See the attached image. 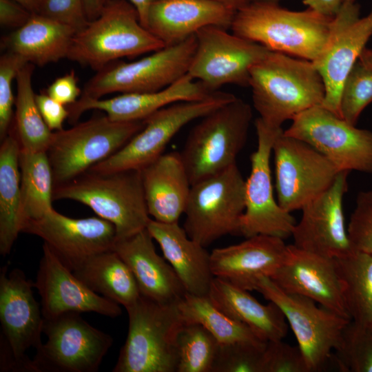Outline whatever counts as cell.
<instances>
[{
	"instance_id": "39",
	"label": "cell",
	"mask_w": 372,
	"mask_h": 372,
	"mask_svg": "<svg viewBox=\"0 0 372 372\" xmlns=\"http://www.w3.org/2000/svg\"><path fill=\"white\" fill-rule=\"evenodd\" d=\"M372 103V68L359 59L347 76L341 90L340 116L356 124L362 111Z\"/></svg>"
},
{
	"instance_id": "35",
	"label": "cell",
	"mask_w": 372,
	"mask_h": 372,
	"mask_svg": "<svg viewBox=\"0 0 372 372\" xmlns=\"http://www.w3.org/2000/svg\"><path fill=\"white\" fill-rule=\"evenodd\" d=\"M334 262L351 320L372 321V254L354 250Z\"/></svg>"
},
{
	"instance_id": "52",
	"label": "cell",
	"mask_w": 372,
	"mask_h": 372,
	"mask_svg": "<svg viewBox=\"0 0 372 372\" xmlns=\"http://www.w3.org/2000/svg\"><path fill=\"white\" fill-rule=\"evenodd\" d=\"M220 3L229 8L237 12L240 8H243L253 0H211Z\"/></svg>"
},
{
	"instance_id": "37",
	"label": "cell",
	"mask_w": 372,
	"mask_h": 372,
	"mask_svg": "<svg viewBox=\"0 0 372 372\" xmlns=\"http://www.w3.org/2000/svg\"><path fill=\"white\" fill-rule=\"evenodd\" d=\"M219 346L202 325L184 323L177 338L176 372H211Z\"/></svg>"
},
{
	"instance_id": "5",
	"label": "cell",
	"mask_w": 372,
	"mask_h": 372,
	"mask_svg": "<svg viewBox=\"0 0 372 372\" xmlns=\"http://www.w3.org/2000/svg\"><path fill=\"white\" fill-rule=\"evenodd\" d=\"M128 331L113 372H176L177 338L184 324L177 303L141 296L125 309Z\"/></svg>"
},
{
	"instance_id": "53",
	"label": "cell",
	"mask_w": 372,
	"mask_h": 372,
	"mask_svg": "<svg viewBox=\"0 0 372 372\" xmlns=\"http://www.w3.org/2000/svg\"><path fill=\"white\" fill-rule=\"evenodd\" d=\"M358 59L365 65L372 68V50L365 48Z\"/></svg>"
},
{
	"instance_id": "3",
	"label": "cell",
	"mask_w": 372,
	"mask_h": 372,
	"mask_svg": "<svg viewBox=\"0 0 372 372\" xmlns=\"http://www.w3.org/2000/svg\"><path fill=\"white\" fill-rule=\"evenodd\" d=\"M61 199L84 204L98 216L112 223L116 230V240L146 229L151 220L139 169L112 172L87 170L54 187L53 200Z\"/></svg>"
},
{
	"instance_id": "23",
	"label": "cell",
	"mask_w": 372,
	"mask_h": 372,
	"mask_svg": "<svg viewBox=\"0 0 372 372\" xmlns=\"http://www.w3.org/2000/svg\"><path fill=\"white\" fill-rule=\"evenodd\" d=\"M212 92L187 74L170 85L155 92L124 93L102 99L81 96L67 106L68 119L75 123L83 113L90 110L104 112L113 121H143L158 110L175 103L202 100Z\"/></svg>"
},
{
	"instance_id": "55",
	"label": "cell",
	"mask_w": 372,
	"mask_h": 372,
	"mask_svg": "<svg viewBox=\"0 0 372 372\" xmlns=\"http://www.w3.org/2000/svg\"><path fill=\"white\" fill-rule=\"evenodd\" d=\"M345 1H351V2H355V0H345Z\"/></svg>"
},
{
	"instance_id": "34",
	"label": "cell",
	"mask_w": 372,
	"mask_h": 372,
	"mask_svg": "<svg viewBox=\"0 0 372 372\" xmlns=\"http://www.w3.org/2000/svg\"><path fill=\"white\" fill-rule=\"evenodd\" d=\"M34 68V64L28 63L17 74L13 130L21 149L40 152L47 151L53 132L45 123L36 102L32 83Z\"/></svg>"
},
{
	"instance_id": "29",
	"label": "cell",
	"mask_w": 372,
	"mask_h": 372,
	"mask_svg": "<svg viewBox=\"0 0 372 372\" xmlns=\"http://www.w3.org/2000/svg\"><path fill=\"white\" fill-rule=\"evenodd\" d=\"M213 304L234 320L251 329L261 340H283L288 323L280 308L269 301L262 304L249 291L214 277L207 294Z\"/></svg>"
},
{
	"instance_id": "6",
	"label": "cell",
	"mask_w": 372,
	"mask_h": 372,
	"mask_svg": "<svg viewBox=\"0 0 372 372\" xmlns=\"http://www.w3.org/2000/svg\"><path fill=\"white\" fill-rule=\"evenodd\" d=\"M252 116L251 105L236 97L200 118L180 152L192 185L236 164Z\"/></svg>"
},
{
	"instance_id": "16",
	"label": "cell",
	"mask_w": 372,
	"mask_h": 372,
	"mask_svg": "<svg viewBox=\"0 0 372 372\" xmlns=\"http://www.w3.org/2000/svg\"><path fill=\"white\" fill-rule=\"evenodd\" d=\"M277 201L291 213L302 208L334 183L340 171L309 144L282 130L272 149Z\"/></svg>"
},
{
	"instance_id": "45",
	"label": "cell",
	"mask_w": 372,
	"mask_h": 372,
	"mask_svg": "<svg viewBox=\"0 0 372 372\" xmlns=\"http://www.w3.org/2000/svg\"><path fill=\"white\" fill-rule=\"evenodd\" d=\"M35 99L39 112L50 130L52 132L63 130V124L69 116L67 106L49 96L45 92L36 94Z\"/></svg>"
},
{
	"instance_id": "24",
	"label": "cell",
	"mask_w": 372,
	"mask_h": 372,
	"mask_svg": "<svg viewBox=\"0 0 372 372\" xmlns=\"http://www.w3.org/2000/svg\"><path fill=\"white\" fill-rule=\"evenodd\" d=\"M210 254L214 277L250 291L260 278H271L283 264L288 245L278 237L256 235L236 245L214 249Z\"/></svg>"
},
{
	"instance_id": "18",
	"label": "cell",
	"mask_w": 372,
	"mask_h": 372,
	"mask_svg": "<svg viewBox=\"0 0 372 372\" xmlns=\"http://www.w3.org/2000/svg\"><path fill=\"white\" fill-rule=\"evenodd\" d=\"M371 37L372 8L362 17L355 2L344 1L332 19L324 46L312 62L325 86L322 105L339 116L343 83Z\"/></svg>"
},
{
	"instance_id": "42",
	"label": "cell",
	"mask_w": 372,
	"mask_h": 372,
	"mask_svg": "<svg viewBox=\"0 0 372 372\" xmlns=\"http://www.w3.org/2000/svg\"><path fill=\"white\" fill-rule=\"evenodd\" d=\"M347 231L354 250L372 254V190L358 194Z\"/></svg>"
},
{
	"instance_id": "32",
	"label": "cell",
	"mask_w": 372,
	"mask_h": 372,
	"mask_svg": "<svg viewBox=\"0 0 372 372\" xmlns=\"http://www.w3.org/2000/svg\"><path fill=\"white\" fill-rule=\"evenodd\" d=\"M0 146V254L6 256L23 229L20 144L13 129Z\"/></svg>"
},
{
	"instance_id": "11",
	"label": "cell",
	"mask_w": 372,
	"mask_h": 372,
	"mask_svg": "<svg viewBox=\"0 0 372 372\" xmlns=\"http://www.w3.org/2000/svg\"><path fill=\"white\" fill-rule=\"evenodd\" d=\"M196 48V35H193L133 62L114 61L87 81L81 96L101 99L115 92L162 90L187 74Z\"/></svg>"
},
{
	"instance_id": "17",
	"label": "cell",
	"mask_w": 372,
	"mask_h": 372,
	"mask_svg": "<svg viewBox=\"0 0 372 372\" xmlns=\"http://www.w3.org/2000/svg\"><path fill=\"white\" fill-rule=\"evenodd\" d=\"M195 35L196 48L187 74L211 92L227 84L249 87L251 68L270 51L219 26L205 27Z\"/></svg>"
},
{
	"instance_id": "1",
	"label": "cell",
	"mask_w": 372,
	"mask_h": 372,
	"mask_svg": "<svg viewBox=\"0 0 372 372\" xmlns=\"http://www.w3.org/2000/svg\"><path fill=\"white\" fill-rule=\"evenodd\" d=\"M249 87L259 117L275 127L322 105L325 96L323 80L311 61L271 50L251 68Z\"/></svg>"
},
{
	"instance_id": "15",
	"label": "cell",
	"mask_w": 372,
	"mask_h": 372,
	"mask_svg": "<svg viewBox=\"0 0 372 372\" xmlns=\"http://www.w3.org/2000/svg\"><path fill=\"white\" fill-rule=\"evenodd\" d=\"M257 148L251 156V171L245 180V208L240 218L239 235L245 238L267 235L285 239L291 236L296 225L291 214L276 200L272 185L270 158L273 143L282 130L255 121Z\"/></svg>"
},
{
	"instance_id": "40",
	"label": "cell",
	"mask_w": 372,
	"mask_h": 372,
	"mask_svg": "<svg viewBox=\"0 0 372 372\" xmlns=\"http://www.w3.org/2000/svg\"><path fill=\"white\" fill-rule=\"evenodd\" d=\"M267 342L220 344L211 372H262Z\"/></svg>"
},
{
	"instance_id": "33",
	"label": "cell",
	"mask_w": 372,
	"mask_h": 372,
	"mask_svg": "<svg viewBox=\"0 0 372 372\" xmlns=\"http://www.w3.org/2000/svg\"><path fill=\"white\" fill-rule=\"evenodd\" d=\"M19 161L23 228L28 221L39 219L54 209V185L46 152H30L20 148Z\"/></svg>"
},
{
	"instance_id": "2",
	"label": "cell",
	"mask_w": 372,
	"mask_h": 372,
	"mask_svg": "<svg viewBox=\"0 0 372 372\" xmlns=\"http://www.w3.org/2000/svg\"><path fill=\"white\" fill-rule=\"evenodd\" d=\"M332 19L309 8L294 11L279 3L252 1L236 12L230 29L271 51L313 62L328 39Z\"/></svg>"
},
{
	"instance_id": "8",
	"label": "cell",
	"mask_w": 372,
	"mask_h": 372,
	"mask_svg": "<svg viewBox=\"0 0 372 372\" xmlns=\"http://www.w3.org/2000/svg\"><path fill=\"white\" fill-rule=\"evenodd\" d=\"M245 208V180L236 164L192 184L183 228L204 247L228 235H239Z\"/></svg>"
},
{
	"instance_id": "47",
	"label": "cell",
	"mask_w": 372,
	"mask_h": 372,
	"mask_svg": "<svg viewBox=\"0 0 372 372\" xmlns=\"http://www.w3.org/2000/svg\"><path fill=\"white\" fill-rule=\"evenodd\" d=\"M32 14L13 0H0V24L1 26L19 28L28 21Z\"/></svg>"
},
{
	"instance_id": "12",
	"label": "cell",
	"mask_w": 372,
	"mask_h": 372,
	"mask_svg": "<svg viewBox=\"0 0 372 372\" xmlns=\"http://www.w3.org/2000/svg\"><path fill=\"white\" fill-rule=\"evenodd\" d=\"M236 98L233 94L217 90L202 100L180 101L165 107L146 118L143 128L122 148L89 170H141L163 154L171 139L185 125Z\"/></svg>"
},
{
	"instance_id": "31",
	"label": "cell",
	"mask_w": 372,
	"mask_h": 372,
	"mask_svg": "<svg viewBox=\"0 0 372 372\" xmlns=\"http://www.w3.org/2000/svg\"><path fill=\"white\" fill-rule=\"evenodd\" d=\"M71 271L92 291L125 309L141 296L133 273L113 249L87 258Z\"/></svg>"
},
{
	"instance_id": "28",
	"label": "cell",
	"mask_w": 372,
	"mask_h": 372,
	"mask_svg": "<svg viewBox=\"0 0 372 372\" xmlns=\"http://www.w3.org/2000/svg\"><path fill=\"white\" fill-rule=\"evenodd\" d=\"M141 171L149 216L161 223H178L192 187L180 152L163 153Z\"/></svg>"
},
{
	"instance_id": "43",
	"label": "cell",
	"mask_w": 372,
	"mask_h": 372,
	"mask_svg": "<svg viewBox=\"0 0 372 372\" xmlns=\"http://www.w3.org/2000/svg\"><path fill=\"white\" fill-rule=\"evenodd\" d=\"M262 372H309L304 355L298 347L282 340L267 342Z\"/></svg>"
},
{
	"instance_id": "50",
	"label": "cell",
	"mask_w": 372,
	"mask_h": 372,
	"mask_svg": "<svg viewBox=\"0 0 372 372\" xmlns=\"http://www.w3.org/2000/svg\"><path fill=\"white\" fill-rule=\"evenodd\" d=\"M107 0H105V3ZM136 9L141 24L145 28L147 11L150 6L158 0H127Z\"/></svg>"
},
{
	"instance_id": "22",
	"label": "cell",
	"mask_w": 372,
	"mask_h": 372,
	"mask_svg": "<svg viewBox=\"0 0 372 372\" xmlns=\"http://www.w3.org/2000/svg\"><path fill=\"white\" fill-rule=\"evenodd\" d=\"M270 278L285 291L309 298L351 320L344 301L334 259L290 245L286 260Z\"/></svg>"
},
{
	"instance_id": "25",
	"label": "cell",
	"mask_w": 372,
	"mask_h": 372,
	"mask_svg": "<svg viewBox=\"0 0 372 372\" xmlns=\"http://www.w3.org/2000/svg\"><path fill=\"white\" fill-rule=\"evenodd\" d=\"M236 12L211 0H158L149 8L145 28L169 46L207 26L231 28Z\"/></svg>"
},
{
	"instance_id": "54",
	"label": "cell",
	"mask_w": 372,
	"mask_h": 372,
	"mask_svg": "<svg viewBox=\"0 0 372 372\" xmlns=\"http://www.w3.org/2000/svg\"><path fill=\"white\" fill-rule=\"evenodd\" d=\"M253 1H269V2L279 3L281 0H253Z\"/></svg>"
},
{
	"instance_id": "49",
	"label": "cell",
	"mask_w": 372,
	"mask_h": 372,
	"mask_svg": "<svg viewBox=\"0 0 372 372\" xmlns=\"http://www.w3.org/2000/svg\"><path fill=\"white\" fill-rule=\"evenodd\" d=\"M105 4V0H84L85 12L89 21L97 18Z\"/></svg>"
},
{
	"instance_id": "30",
	"label": "cell",
	"mask_w": 372,
	"mask_h": 372,
	"mask_svg": "<svg viewBox=\"0 0 372 372\" xmlns=\"http://www.w3.org/2000/svg\"><path fill=\"white\" fill-rule=\"evenodd\" d=\"M76 32L68 25L33 14L25 25L2 37L1 47L41 67L67 58Z\"/></svg>"
},
{
	"instance_id": "41",
	"label": "cell",
	"mask_w": 372,
	"mask_h": 372,
	"mask_svg": "<svg viewBox=\"0 0 372 372\" xmlns=\"http://www.w3.org/2000/svg\"><path fill=\"white\" fill-rule=\"evenodd\" d=\"M28 62L21 56L6 52L0 58V138L8 134L13 118L15 99L12 92V81L19 70Z\"/></svg>"
},
{
	"instance_id": "27",
	"label": "cell",
	"mask_w": 372,
	"mask_h": 372,
	"mask_svg": "<svg viewBox=\"0 0 372 372\" xmlns=\"http://www.w3.org/2000/svg\"><path fill=\"white\" fill-rule=\"evenodd\" d=\"M147 229L159 245L186 293L207 296L214 276L211 254L205 247L191 238L178 223H165L151 218Z\"/></svg>"
},
{
	"instance_id": "36",
	"label": "cell",
	"mask_w": 372,
	"mask_h": 372,
	"mask_svg": "<svg viewBox=\"0 0 372 372\" xmlns=\"http://www.w3.org/2000/svg\"><path fill=\"white\" fill-rule=\"evenodd\" d=\"M177 306L184 323H196L209 331L220 344L240 342H267L247 326L228 316L208 296L185 293Z\"/></svg>"
},
{
	"instance_id": "13",
	"label": "cell",
	"mask_w": 372,
	"mask_h": 372,
	"mask_svg": "<svg viewBox=\"0 0 372 372\" xmlns=\"http://www.w3.org/2000/svg\"><path fill=\"white\" fill-rule=\"evenodd\" d=\"M43 333L47 340L36 349L34 372H96L113 344L76 312L44 319Z\"/></svg>"
},
{
	"instance_id": "9",
	"label": "cell",
	"mask_w": 372,
	"mask_h": 372,
	"mask_svg": "<svg viewBox=\"0 0 372 372\" xmlns=\"http://www.w3.org/2000/svg\"><path fill=\"white\" fill-rule=\"evenodd\" d=\"M254 290L276 304L293 331L309 372L320 371L340 344L343 331L351 320L313 300L289 293L269 277H261Z\"/></svg>"
},
{
	"instance_id": "4",
	"label": "cell",
	"mask_w": 372,
	"mask_h": 372,
	"mask_svg": "<svg viewBox=\"0 0 372 372\" xmlns=\"http://www.w3.org/2000/svg\"><path fill=\"white\" fill-rule=\"evenodd\" d=\"M165 47L145 28L127 0H107L99 16L72 39L67 59L96 72L123 57H136Z\"/></svg>"
},
{
	"instance_id": "26",
	"label": "cell",
	"mask_w": 372,
	"mask_h": 372,
	"mask_svg": "<svg viewBox=\"0 0 372 372\" xmlns=\"http://www.w3.org/2000/svg\"><path fill=\"white\" fill-rule=\"evenodd\" d=\"M154 240L146 228L116 240L113 250L133 273L142 296L160 304L178 303L186 291L169 263L156 253Z\"/></svg>"
},
{
	"instance_id": "38",
	"label": "cell",
	"mask_w": 372,
	"mask_h": 372,
	"mask_svg": "<svg viewBox=\"0 0 372 372\" xmlns=\"http://www.w3.org/2000/svg\"><path fill=\"white\" fill-rule=\"evenodd\" d=\"M333 358L342 372H372V321L351 320Z\"/></svg>"
},
{
	"instance_id": "20",
	"label": "cell",
	"mask_w": 372,
	"mask_h": 372,
	"mask_svg": "<svg viewBox=\"0 0 372 372\" xmlns=\"http://www.w3.org/2000/svg\"><path fill=\"white\" fill-rule=\"evenodd\" d=\"M22 232L42 238L70 270L91 256L113 249L116 240L112 223L99 216L73 218L54 209L28 221Z\"/></svg>"
},
{
	"instance_id": "10",
	"label": "cell",
	"mask_w": 372,
	"mask_h": 372,
	"mask_svg": "<svg viewBox=\"0 0 372 372\" xmlns=\"http://www.w3.org/2000/svg\"><path fill=\"white\" fill-rule=\"evenodd\" d=\"M34 282L24 272L7 267L0 274L1 371L34 372L32 360L26 355L30 348L43 344L44 318L36 301Z\"/></svg>"
},
{
	"instance_id": "46",
	"label": "cell",
	"mask_w": 372,
	"mask_h": 372,
	"mask_svg": "<svg viewBox=\"0 0 372 372\" xmlns=\"http://www.w3.org/2000/svg\"><path fill=\"white\" fill-rule=\"evenodd\" d=\"M77 81L74 71H71L56 78L45 92L57 102L68 106L76 102L82 94Z\"/></svg>"
},
{
	"instance_id": "44",
	"label": "cell",
	"mask_w": 372,
	"mask_h": 372,
	"mask_svg": "<svg viewBox=\"0 0 372 372\" xmlns=\"http://www.w3.org/2000/svg\"><path fill=\"white\" fill-rule=\"evenodd\" d=\"M40 14L68 25L76 32L90 21L85 14L84 0H45Z\"/></svg>"
},
{
	"instance_id": "7",
	"label": "cell",
	"mask_w": 372,
	"mask_h": 372,
	"mask_svg": "<svg viewBox=\"0 0 372 372\" xmlns=\"http://www.w3.org/2000/svg\"><path fill=\"white\" fill-rule=\"evenodd\" d=\"M144 125V120L118 122L103 115L53 132L46 153L54 187L76 178L116 153Z\"/></svg>"
},
{
	"instance_id": "19",
	"label": "cell",
	"mask_w": 372,
	"mask_h": 372,
	"mask_svg": "<svg viewBox=\"0 0 372 372\" xmlns=\"http://www.w3.org/2000/svg\"><path fill=\"white\" fill-rule=\"evenodd\" d=\"M348 171H341L333 185L302 208L291 236L302 250L337 258L354 251L345 226L343 198L348 190Z\"/></svg>"
},
{
	"instance_id": "14",
	"label": "cell",
	"mask_w": 372,
	"mask_h": 372,
	"mask_svg": "<svg viewBox=\"0 0 372 372\" xmlns=\"http://www.w3.org/2000/svg\"><path fill=\"white\" fill-rule=\"evenodd\" d=\"M284 133L304 141L340 171L372 174V132L355 127L322 105L295 116Z\"/></svg>"
},
{
	"instance_id": "21",
	"label": "cell",
	"mask_w": 372,
	"mask_h": 372,
	"mask_svg": "<svg viewBox=\"0 0 372 372\" xmlns=\"http://www.w3.org/2000/svg\"><path fill=\"white\" fill-rule=\"evenodd\" d=\"M34 285L45 320L68 312H94L110 318L122 313L120 304L90 289L45 243Z\"/></svg>"
},
{
	"instance_id": "51",
	"label": "cell",
	"mask_w": 372,
	"mask_h": 372,
	"mask_svg": "<svg viewBox=\"0 0 372 372\" xmlns=\"http://www.w3.org/2000/svg\"><path fill=\"white\" fill-rule=\"evenodd\" d=\"M32 14H41L45 0H13Z\"/></svg>"
},
{
	"instance_id": "48",
	"label": "cell",
	"mask_w": 372,
	"mask_h": 372,
	"mask_svg": "<svg viewBox=\"0 0 372 372\" xmlns=\"http://www.w3.org/2000/svg\"><path fill=\"white\" fill-rule=\"evenodd\" d=\"M345 0H303L308 8L328 17H333L339 12Z\"/></svg>"
}]
</instances>
